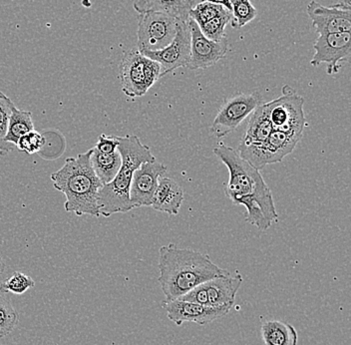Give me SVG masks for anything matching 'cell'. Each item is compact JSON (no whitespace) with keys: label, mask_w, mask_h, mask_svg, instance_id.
Here are the masks:
<instances>
[{"label":"cell","mask_w":351,"mask_h":345,"mask_svg":"<svg viewBox=\"0 0 351 345\" xmlns=\"http://www.w3.org/2000/svg\"><path fill=\"white\" fill-rule=\"evenodd\" d=\"M158 267V281L166 300H178L205 281L230 274L213 263L208 254L174 243L160 248Z\"/></svg>","instance_id":"cell-1"},{"label":"cell","mask_w":351,"mask_h":345,"mask_svg":"<svg viewBox=\"0 0 351 345\" xmlns=\"http://www.w3.org/2000/svg\"><path fill=\"white\" fill-rule=\"evenodd\" d=\"M92 149L66 159L62 168L51 175L54 188L64 194L65 211L77 216L100 217L98 194L103 184L90 162Z\"/></svg>","instance_id":"cell-2"},{"label":"cell","mask_w":351,"mask_h":345,"mask_svg":"<svg viewBox=\"0 0 351 345\" xmlns=\"http://www.w3.org/2000/svg\"><path fill=\"white\" fill-rule=\"evenodd\" d=\"M117 139V150L122 158L120 170L110 183L103 185L98 194L99 213L105 217L133 210L130 201L133 174L144 163L156 161L150 148L137 136L126 135Z\"/></svg>","instance_id":"cell-3"},{"label":"cell","mask_w":351,"mask_h":345,"mask_svg":"<svg viewBox=\"0 0 351 345\" xmlns=\"http://www.w3.org/2000/svg\"><path fill=\"white\" fill-rule=\"evenodd\" d=\"M214 154L229 170V182L225 193L230 201L234 205H241L245 200H256L271 224L278 221L273 194L260 171L243 159L232 147L223 143L215 147Z\"/></svg>","instance_id":"cell-4"},{"label":"cell","mask_w":351,"mask_h":345,"mask_svg":"<svg viewBox=\"0 0 351 345\" xmlns=\"http://www.w3.org/2000/svg\"><path fill=\"white\" fill-rule=\"evenodd\" d=\"M160 78H162L161 65L147 58L139 50H129L123 56L119 79L123 93L129 98L146 95Z\"/></svg>","instance_id":"cell-5"},{"label":"cell","mask_w":351,"mask_h":345,"mask_svg":"<svg viewBox=\"0 0 351 345\" xmlns=\"http://www.w3.org/2000/svg\"><path fill=\"white\" fill-rule=\"evenodd\" d=\"M300 140L295 136L274 129L269 138L260 144L241 143L239 155L261 171L267 165L282 162L285 157L293 153Z\"/></svg>","instance_id":"cell-6"},{"label":"cell","mask_w":351,"mask_h":345,"mask_svg":"<svg viewBox=\"0 0 351 345\" xmlns=\"http://www.w3.org/2000/svg\"><path fill=\"white\" fill-rule=\"evenodd\" d=\"M304 104V98L291 90L284 91L280 97L271 102L265 103V107L274 130L302 139L306 125Z\"/></svg>","instance_id":"cell-7"},{"label":"cell","mask_w":351,"mask_h":345,"mask_svg":"<svg viewBox=\"0 0 351 345\" xmlns=\"http://www.w3.org/2000/svg\"><path fill=\"white\" fill-rule=\"evenodd\" d=\"M262 104L263 98L258 92L237 94L227 99L213 121L210 133L217 138L226 137Z\"/></svg>","instance_id":"cell-8"},{"label":"cell","mask_w":351,"mask_h":345,"mask_svg":"<svg viewBox=\"0 0 351 345\" xmlns=\"http://www.w3.org/2000/svg\"><path fill=\"white\" fill-rule=\"evenodd\" d=\"M179 21L160 12L141 13L138 17L137 49L157 51L172 43Z\"/></svg>","instance_id":"cell-9"},{"label":"cell","mask_w":351,"mask_h":345,"mask_svg":"<svg viewBox=\"0 0 351 345\" xmlns=\"http://www.w3.org/2000/svg\"><path fill=\"white\" fill-rule=\"evenodd\" d=\"M241 283L243 278L241 274L217 276L197 285L179 300L199 303L205 307H232Z\"/></svg>","instance_id":"cell-10"},{"label":"cell","mask_w":351,"mask_h":345,"mask_svg":"<svg viewBox=\"0 0 351 345\" xmlns=\"http://www.w3.org/2000/svg\"><path fill=\"white\" fill-rule=\"evenodd\" d=\"M313 49L315 50V53L311 59V64L315 67L326 64L328 75H335L339 72L340 61H350V32L318 35Z\"/></svg>","instance_id":"cell-11"},{"label":"cell","mask_w":351,"mask_h":345,"mask_svg":"<svg viewBox=\"0 0 351 345\" xmlns=\"http://www.w3.org/2000/svg\"><path fill=\"white\" fill-rule=\"evenodd\" d=\"M186 24L191 33V56L186 65L189 69H208L226 57L229 51L227 37L219 41L210 40L193 19H189Z\"/></svg>","instance_id":"cell-12"},{"label":"cell","mask_w":351,"mask_h":345,"mask_svg":"<svg viewBox=\"0 0 351 345\" xmlns=\"http://www.w3.org/2000/svg\"><path fill=\"white\" fill-rule=\"evenodd\" d=\"M306 12L318 35L350 32L351 8L346 1L324 6L313 0L307 5Z\"/></svg>","instance_id":"cell-13"},{"label":"cell","mask_w":351,"mask_h":345,"mask_svg":"<svg viewBox=\"0 0 351 345\" xmlns=\"http://www.w3.org/2000/svg\"><path fill=\"white\" fill-rule=\"evenodd\" d=\"M141 53L161 65L162 77L178 68L186 67L191 56V33L188 24L179 21L174 39L163 49Z\"/></svg>","instance_id":"cell-14"},{"label":"cell","mask_w":351,"mask_h":345,"mask_svg":"<svg viewBox=\"0 0 351 345\" xmlns=\"http://www.w3.org/2000/svg\"><path fill=\"white\" fill-rule=\"evenodd\" d=\"M164 307L171 322L180 326L184 322L207 325L223 318L230 313L232 307H210L186 300H165Z\"/></svg>","instance_id":"cell-15"},{"label":"cell","mask_w":351,"mask_h":345,"mask_svg":"<svg viewBox=\"0 0 351 345\" xmlns=\"http://www.w3.org/2000/svg\"><path fill=\"white\" fill-rule=\"evenodd\" d=\"M167 171L168 168L164 164L154 161L144 163L134 172L130 187V201L133 209L152 206L159 179Z\"/></svg>","instance_id":"cell-16"},{"label":"cell","mask_w":351,"mask_h":345,"mask_svg":"<svg viewBox=\"0 0 351 345\" xmlns=\"http://www.w3.org/2000/svg\"><path fill=\"white\" fill-rule=\"evenodd\" d=\"M196 0H135L134 10L139 14L160 12L181 22H188L190 11L196 6Z\"/></svg>","instance_id":"cell-17"},{"label":"cell","mask_w":351,"mask_h":345,"mask_svg":"<svg viewBox=\"0 0 351 345\" xmlns=\"http://www.w3.org/2000/svg\"><path fill=\"white\" fill-rule=\"evenodd\" d=\"M183 201L184 192L179 184L171 178H160L151 206L154 210L176 216L179 214Z\"/></svg>","instance_id":"cell-18"},{"label":"cell","mask_w":351,"mask_h":345,"mask_svg":"<svg viewBox=\"0 0 351 345\" xmlns=\"http://www.w3.org/2000/svg\"><path fill=\"white\" fill-rule=\"evenodd\" d=\"M261 331L265 345H298V335L295 326L282 320L263 322Z\"/></svg>","instance_id":"cell-19"},{"label":"cell","mask_w":351,"mask_h":345,"mask_svg":"<svg viewBox=\"0 0 351 345\" xmlns=\"http://www.w3.org/2000/svg\"><path fill=\"white\" fill-rule=\"evenodd\" d=\"M274 131L273 125L267 117L265 103L251 114L247 131L243 135V144H260L265 142Z\"/></svg>","instance_id":"cell-20"},{"label":"cell","mask_w":351,"mask_h":345,"mask_svg":"<svg viewBox=\"0 0 351 345\" xmlns=\"http://www.w3.org/2000/svg\"><path fill=\"white\" fill-rule=\"evenodd\" d=\"M90 162H91L92 168L101 183L106 185L110 183L117 175L121 164H122V158H121L118 150L114 153L105 154L101 153L95 148H92Z\"/></svg>","instance_id":"cell-21"},{"label":"cell","mask_w":351,"mask_h":345,"mask_svg":"<svg viewBox=\"0 0 351 345\" xmlns=\"http://www.w3.org/2000/svg\"><path fill=\"white\" fill-rule=\"evenodd\" d=\"M34 130L32 112L14 107L10 116L8 132L2 142L15 146L22 136Z\"/></svg>","instance_id":"cell-22"},{"label":"cell","mask_w":351,"mask_h":345,"mask_svg":"<svg viewBox=\"0 0 351 345\" xmlns=\"http://www.w3.org/2000/svg\"><path fill=\"white\" fill-rule=\"evenodd\" d=\"M232 19L230 23L234 29L243 27L254 21L258 10L252 5L251 0H230Z\"/></svg>","instance_id":"cell-23"},{"label":"cell","mask_w":351,"mask_h":345,"mask_svg":"<svg viewBox=\"0 0 351 345\" xmlns=\"http://www.w3.org/2000/svg\"><path fill=\"white\" fill-rule=\"evenodd\" d=\"M19 322V316L13 307L10 298L0 294V338L13 333Z\"/></svg>","instance_id":"cell-24"},{"label":"cell","mask_w":351,"mask_h":345,"mask_svg":"<svg viewBox=\"0 0 351 345\" xmlns=\"http://www.w3.org/2000/svg\"><path fill=\"white\" fill-rule=\"evenodd\" d=\"M232 15L230 10H226L219 16L214 19L199 26L202 33L207 37L208 39L213 41H219L225 38L226 27L232 21Z\"/></svg>","instance_id":"cell-25"},{"label":"cell","mask_w":351,"mask_h":345,"mask_svg":"<svg viewBox=\"0 0 351 345\" xmlns=\"http://www.w3.org/2000/svg\"><path fill=\"white\" fill-rule=\"evenodd\" d=\"M34 285L35 281L30 276L21 272H15L11 274L10 278L0 285V292L3 294H10V292L14 294H23L28 289L34 287Z\"/></svg>","instance_id":"cell-26"},{"label":"cell","mask_w":351,"mask_h":345,"mask_svg":"<svg viewBox=\"0 0 351 345\" xmlns=\"http://www.w3.org/2000/svg\"><path fill=\"white\" fill-rule=\"evenodd\" d=\"M226 10L227 8L218 4L199 1V3L196 4V6L190 11L189 16L196 22L197 26H201L212 21L215 17L219 16Z\"/></svg>","instance_id":"cell-27"},{"label":"cell","mask_w":351,"mask_h":345,"mask_svg":"<svg viewBox=\"0 0 351 345\" xmlns=\"http://www.w3.org/2000/svg\"><path fill=\"white\" fill-rule=\"evenodd\" d=\"M14 107V103L10 98H8L4 93L0 94V144L5 147L10 152L12 150V145L6 144V143L2 142V140L5 137L10 116Z\"/></svg>","instance_id":"cell-28"},{"label":"cell","mask_w":351,"mask_h":345,"mask_svg":"<svg viewBox=\"0 0 351 345\" xmlns=\"http://www.w3.org/2000/svg\"><path fill=\"white\" fill-rule=\"evenodd\" d=\"M44 144H45V138L43 137V134L33 130L29 133L22 136L15 147L19 149V151L33 155L38 153L43 149Z\"/></svg>","instance_id":"cell-29"},{"label":"cell","mask_w":351,"mask_h":345,"mask_svg":"<svg viewBox=\"0 0 351 345\" xmlns=\"http://www.w3.org/2000/svg\"><path fill=\"white\" fill-rule=\"evenodd\" d=\"M118 145H119V142H118L117 137L101 134L94 148L101 153L111 154L117 151Z\"/></svg>","instance_id":"cell-30"},{"label":"cell","mask_w":351,"mask_h":345,"mask_svg":"<svg viewBox=\"0 0 351 345\" xmlns=\"http://www.w3.org/2000/svg\"><path fill=\"white\" fill-rule=\"evenodd\" d=\"M202 2H210V3L218 4V5L223 6L232 12V3L230 0H201Z\"/></svg>","instance_id":"cell-31"},{"label":"cell","mask_w":351,"mask_h":345,"mask_svg":"<svg viewBox=\"0 0 351 345\" xmlns=\"http://www.w3.org/2000/svg\"><path fill=\"white\" fill-rule=\"evenodd\" d=\"M4 269H5V263L2 261L1 257H0V276L3 274Z\"/></svg>","instance_id":"cell-32"},{"label":"cell","mask_w":351,"mask_h":345,"mask_svg":"<svg viewBox=\"0 0 351 345\" xmlns=\"http://www.w3.org/2000/svg\"><path fill=\"white\" fill-rule=\"evenodd\" d=\"M0 151L5 152V153H8V152H10L8 150V149L5 148V147L2 146L1 144H0Z\"/></svg>","instance_id":"cell-33"},{"label":"cell","mask_w":351,"mask_h":345,"mask_svg":"<svg viewBox=\"0 0 351 345\" xmlns=\"http://www.w3.org/2000/svg\"><path fill=\"white\" fill-rule=\"evenodd\" d=\"M344 1L348 2V3H350V0H344Z\"/></svg>","instance_id":"cell-34"},{"label":"cell","mask_w":351,"mask_h":345,"mask_svg":"<svg viewBox=\"0 0 351 345\" xmlns=\"http://www.w3.org/2000/svg\"><path fill=\"white\" fill-rule=\"evenodd\" d=\"M1 93H2V92H1V91H0V94H1Z\"/></svg>","instance_id":"cell-35"}]
</instances>
